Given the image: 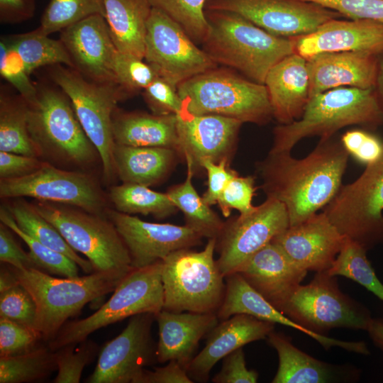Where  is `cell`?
I'll use <instances>...</instances> for the list:
<instances>
[{"mask_svg":"<svg viewBox=\"0 0 383 383\" xmlns=\"http://www.w3.org/2000/svg\"><path fill=\"white\" fill-rule=\"evenodd\" d=\"M112 131L116 144L167 148L178 153L176 115L160 116L116 109L112 116Z\"/></svg>","mask_w":383,"mask_h":383,"instance_id":"28","label":"cell"},{"mask_svg":"<svg viewBox=\"0 0 383 383\" xmlns=\"http://www.w3.org/2000/svg\"><path fill=\"white\" fill-rule=\"evenodd\" d=\"M267 340L275 349L279 357L278 369L272 383H325L334 381L338 369L301 351L284 333L273 331Z\"/></svg>","mask_w":383,"mask_h":383,"instance_id":"32","label":"cell"},{"mask_svg":"<svg viewBox=\"0 0 383 383\" xmlns=\"http://www.w3.org/2000/svg\"><path fill=\"white\" fill-rule=\"evenodd\" d=\"M18 228L48 248L74 261L85 273L94 272L87 259L79 256L67 243L58 230L35 209L33 204L17 200L6 206Z\"/></svg>","mask_w":383,"mask_h":383,"instance_id":"35","label":"cell"},{"mask_svg":"<svg viewBox=\"0 0 383 383\" xmlns=\"http://www.w3.org/2000/svg\"><path fill=\"white\" fill-rule=\"evenodd\" d=\"M255 183L253 176L242 177L238 174L229 181L217 201L225 217H228L233 209L238 210L240 215L254 210L255 206H252V199L256 191Z\"/></svg>","mask_w":383,"mask_h":383,"instance_id":"48","label":"cell"},{"mask_svg":"<svg viewBox=\"0 0 383 383\" xmlns=\"http://www.w3.org/2000/svg\"><path fill=\"white\" fill-rule=\"evenodd\" d=\"M42 162L38 157L0 151L1 179L28 174L36 170Z\"/></svg>","mask_w":383,"mask_h":383,"instance_id":"55","label":"cell"},{"mask_svg":"<svg viewBox=\"0 0 383 383\" xmlns=\"http://www.w3.org/2000/svg\"><path fill=\"white\" fill-rule=\"evenodd\" d=\"M50 77L69 98L82 127L99 153L104 178L110 181L116 173L112 116L118 102L128 96L118 84L89 80L65 65L52 66Z\"/></svg>","mask_w":383,"mask_h":383,"instance_id":"9","label":"cell"},{"mask_svg":"<svg viewBox=\"0 0 383 383\" xmlns=\"http://www.w3.org/2000/svg\"><path fill=\"white\" fill-rule=\"evenodd\" d=\"M98 14L104 16V0H50L35 30L50 35Z\"/></svg>","mask_w":383,"mask_h":383,"instance_id":"40","label":"cell"},{"mask_svg":"<svg viewBox=\"0 0 383 383\" xmlns=\"http://www.w3.org/2000/svg\"><path fill=\"white\" fill-rule=\"evenodd\" d=\"M258 373L246 367L243 348H240L223 359L221 371L212 379L214 383H255Z\"/></svg>","mask_w":383,"mask_h":383,"instance_id":"52","label":"cell"},{"mask_svg":"<svg viewBox=\"0 0 383 383\" xmlns=\"http://www.w3.org/2000/svg\"><path fill=\"white\" fill-rule=\"evenodd\" d=\"M200 167L206 171L208 176L207 190L202 198L209 206L216 204L227 184L238 173L229 167L228 159L218 162L204 160Z\"/></svg>","mask_w":383,"mask_h":383,"instance_id":"53","label":"cell"},{"mask_svg":"<svg viewBox=\"0 0 383 383\" xmlns=\"http://www.w3.org/2000/svg\"><path fill=\"white\" fill-rule=\"evenodd\" d=\"M123 331L101 350L88 383H140L145 367L156 358L151 335L155 315L143 313L130 317Z\"/></svg>","mask_w":383,"mask_h":383,"instance_id":"17","label":"cell"},{"mask_svg":"<svg viewBox=\"0 0 383 383\" xmlns=\"http://www.w3.org/2000/svg\"><path fill=\"white\" fill-rule=\"evenodd\" d=\"M144 60L160 77L177 88L218 66L178 23L154 8L147 23Z\"/></svg>","mask_w":383,"mask_h":383,"instance_id":"13","label":"cell"},{"mask_svg":"<svg viewBox=\"0 0 383 383\" xmlns=\"http://www.w3.org/2000/svg\"><path fill=\"white\" fill-rule=\"evenodd\" d=\"M173 149L135 147L116 144L113 157L116 173L123 183L152 186L172 169L176 155Z\"/></svg>","mask_w":383,"mask_h":383,"instance_id":"31","label":"cell"},{"mask_svg":"<svg viewBox=\"0 0 383 383\" xmlns=\"http://www.w3.org/2000/svg\"><path fill=\"white\" fill-rule=\"evenodd\" d=\"M209 24L203 50L217 65L265 83L270 70L295 52L293 38L268 33L232 12L205 9Z\"/></svg>","mask_w":383,"mask_h":383,"instance_id":"2","label":"cell"},{"mask_svg":"<svg viewBox=\"0 0 383 383\" xmlns=\"http://www.w3.org/2000/svg\"><path fill=\"white\" fill-rule=\"evenodd\" d=\"M0 151L40 157L28 127V103L21 96L0 94Z\"/></svg>","mask_w":383,"mask_h":383,"instance_id":"34","label":"cell"},{"mask_svg":"<svg viewBox=\"0 0 383 383\" xmlns=\"http://www.w3.org/2000/svg\"><path fill=\"white\" fill-rule=\"evenodd\" d=\"M0 74L28 104L35 101L37 87L31 82L23 61L6 38L0 41Z\"/></svg>","mask_w":383,"mask_h":383,"instance_id":"45","label":"cell"},{"mask_svg":"<svg viewBox=\"0 0 383 383\" xmlns=\"http://www.w3.org/2000/svg\"><path fill=\"white\" fill-rule=\"evenodd\" d=\"M293 39L295 52L306 60L331 52L383 54V24L367 19H331L312 33Z\"/></svg>","mask_w":383,"mask_h":383,"instance_id":"22","label":"cell"},{"mask_svg":"<svg viewBox=\"0 0 383 383\" xmlns=\"http://www.w3.org/2000/svg\"><path fill=\"white\" fill-rule=\"evenodd\" d=\"M340 140L349 156L363 165L374 163L383 156V140L370 130H348Z\"/></svg>","mask_w":383,"mask_h":383,"instance_id":"49","label":"cell"},{"mask_svg":"<svg viewBox=\"0 0 383 383\" xmlns=\"http://www.w3.org/2000/svg\"><path fill=\"white\" fill-rule=\"evenodd\" d=\"M289 226L284 205L267 197L245 215L225 223L216 240L218 266L224 277L238 270L258 250Z\"/></svg>","mask_w":383,"mask_h":383,"instance_id":"15","label":"cell"},{"mask_svg":"<svg viewBox=\"0 0 383 383\" xmlns=\"http://www.w3.org/2000/svg\"><path fill=\"white\" fill-rule=\"evenodd\" d=\"M378 63L379 55L356 51L323 52L307 60L309 99L340 87L374 88Z\"/></svg>","mask_w":383,"mask_h":383,"instance_id":"23","label":"cell"},{"mask_svg":"<svg viewBox=\"0 0 383 383\" xmlns=\"http://www.w3.org/2000/svg\"><path fill=\"white\" fill-rule=\"evenodd\" d=\"M79 344L77 349V344L71 343L54 351L57 367L54 383H79L84 367L97 355L99 347L93 340L87 338Z\"/></svg>","mask_w":383,"mask_h":383,"instance_id":"43","label":"cell"},{"mask_svg":"<svg viewBox=\"0 0 383 383\" xmlns=\"http://www.w3.org/2000/svg\"><path fill=\"white\" fill-rule=\"evenodd\" d=\"M307 60L294 52L275 64L268 72L265 85L273 118L279 124L299 119L309 101Z\"/></svg>","mask_w":383,"mask_h":383,"instance_id":"27","label":"cell"},{"mask_svg":"<svg viewBox=\"0 0 383 383\" xmlns=\"http://www.w3.org/2000/svg\"><path fill=\"white\" fill-rule=\"evenodd\" d=\"M226 291L217 311L219 320H226L236 314H247L257 319L289 326L311 338L316 333L299 325L271 304L257 292L238 272L225 277Z\"/></svg>","mask_w":383,"mask_h":383,"instance_id":"30","label":"cell"},{"mask_svg":"<svg viewBox=\"0 0 383 383\" xmlns=\"http://www.w3.org/2000/svg\"><path fill=\"white\" fill-rule=\"evenodd\" d=\"M205 9L237 13L270 33L294 38L342 16L304 0H206Z\"/></svg>","mask_w":383,"mask_h":383,"instance_id":"16","label":"cell"},{"mask_svg":"<svg viewBox=\"0 0 383 383\" xmlns=\"http://www.w3.org/2000/svg\"><path fill=\"white\" fill-rule=\"evenodd\" d=\"M13 271L10 266L1 267L0 271V292H4L18 284Z\"/></svg>","mask_w":383,"mask_h":383,"instance_id":"59","label":"cell"},{"mask_svg":"<svg viewBox=\"0 0 383 383\" xmlns=\"http://www.w3.org/2000/svg\"><path fill=\"white\" fill-rule=\"evenodd\" d=\"M318 4L350 19H367L383 24V0H304Z\"/></svg>","mask_w":383,"mask_h":383,"instance_id":"51","label":"cell"},{"mask_svg":"<svg viewBox=\"0 0 383 383\" xmlns=\"http://www.w3.org/2000/svg\"><path fill=\"white\" fill-rule=\"evenodd\" d=\"M383 156L340 187L323 212L338 231L367 251L383 243Z\"/></svg>","mask_w":383,"mask_h":383,"instance_id":"12","label":"cell"},{"mask_svg":"<svg viewBox=\"0 0 383 383\" xmlns=\"http://www.w3.org/2000/svg\"><path fill=\"white\" fill-rule=\"evenodd\" d=\"M355 125L371 131L383 125L374 88L340 87L312 96L299 119L274 128L270 150L292 151L304 138H329L340 129Z\"/></svg>","mask_w":383,"mask_h":383,"instance_id":"4","label":"cell"},{"mask_svg":"<svg viewBox=\"0 0 383 383\" xmlns=\"http://www.w3.org/2000/svg\"><path fill=\"white\" fill-rule=\"evenodd\" d=\"M1 198L30 197L38 201L77 207L104 215L105 199L96 182L87 174L59 169L43 162L34 172L1 179Z\"/></svg>","mask_w":383,"mask_h":383,"instance_id":"14","label":"cell"},{"mask_svg":"<svg viewBox=\"0 0 383 383\" xmlns=\"http://www.w3.org/2000/svg\"><path fill=\"white\" fill-rule=\"evenodd\" d=\"M55 352L39 345L18 355L0 357V383H23L43 379L57 370Z\"/></svg>","mask_w":383,"mask_h":383,"instance_id":"38","label":"cell"},{"mask_svg":"<svg viewBox=\"0 0 383 383\" xmlns=\"http://www.w3.org/2000/svg\"><path fill=\"white\" fill-rule=\"evenodd\" d=\"M186 369L178 362L170 360L154 370H145L140 383H192Z\"/></svg>","mask_w":383,"mask_h":383,"instance_id":"56","label":"cell"},{"mask_svg":"<svg viewBox=\"0 0 383 383\" xmlns=\"http://www.w3.org/2000/svg\"><path fill=\"white\" fill-rule=\"evenodd\" d=\"M28 104V127L40 157L79 166L92 163L99 153L82 127L62 89L37 87Z\"/></svg>","mask_w":383,"mask_h":383,"instance_id":"6","label":"cell"},{"mask_svg":"<svg viewBox=\"0 0 383 383\" xmlns=\"http://www.w3.org/2000/svg\"><path fill=\"white\" fill-rule=\"evenodd\" d=\"M60 40L82 75L96 82L118 84L114 72L118 50L104 16L94 15L68 26Z\"/></svg>","mask_w":383,"mask_h":383,"instance_id":"20","label":"cell"},{"mask_svg":"<svg viewBox=\"0 0 383 383\" xmlns=\"http://www.w3.org/2000/svg\"><path fill=\"white\" fill-rule=\"evenodd\" d=\"M106 216L126 244L134 268L152 265L174 251L199 245L203 238L187 225L147 222L116 210L106 211Z\"/></svg>","mask_w":383,"mask_h":383,"instance_id":"18","label":"cell"},{"mask_svg":"<svg viewBox=\"0 0 383 383\" xmlns=\"http://www.w3.org/2000/svg\"><path fill=\"white\" fill-rule=\"evenodd\" d=\"M366 252L360 245L346 238L332 266L326 272L331 275L343 276L357 282L383 301V284L376 276Z\"/></svg>","mask_w":383,"mask_h":383,"instance_id":"39","label":"cell"},{"mask_svg":"<svg viewBox=\"0 0 383 383\" xmlns=\"http://www.w3.org/2000/svg\"><path fill=\"white\" fill-rule=\"evenodd\" d=\"M346 238L323 211L289 226L271 242L299 267L319 272L332 266Z\"/></svg>","mask_w":383,"mask_h":383,"instance_id":"21","label":"cell"},{"mask_svg":"<svg viewBox=\"0 0 383 383\" xmlns=\"http://www.w3.org/2000/svg\"><path fill=\"white\" fill-rule=\"evenodd\" d=\"M12 231L0 224V260L19 270L38 269L29 252H26L14 239Z\"/></svg>","mask_w":383,"mask_h":383,"instance_id":"54","label":"cell"},{"mask_svg":"<svg viewBox=\"0 0 383 383\" xmlns=\"http://www.w3.org/2000/svg\"><path fill=\"white\" fill-rule=\"evenodd\" d=\"M274 328V323L247 314L223 320L208 333L204 348L186 367L188 375L193 382L207 381L218 361L248 343L267 339Z\"/></svg>","mask_w":383,"mask_h":383,"instance_id":"25","label":"cell"},{"mask_svg":"<svg viewBox=\"0 0 383 383\" xmlns=\"http://www.w3.org/2000/svg\"><path fill=\"white\" fill-rule=\"evenodd\" d=\"M40 340L35 329L0 317V357L28 353L39 346Z\"/></svg>","mask_w":383,"mask_h":383,"instance_id":"47","label":"cell"},{"mask_svg":"<svg viewBox=\"0 0 383 383\" xmlns=\"http://www.w3.org/2000/svg\"><path fill=\"white\" fill-rule=\"evenodd\" d=\"M9 266L18 283L35 301V329L42 340L48 343L56 336L69 318L77 316L87 303L113 292L134 269L56 278L38 269L19 270Z\"/></svg>","mask_w":383,"mask_h":383,"instance_id":"3","label":"cell"},{"mask_svg":"<svg viewBox=\"0 0 383 383\" xmlns=\"http://www.w3.org/2000/svg\"><path fill=\"white\" fill-rule=\"evenodd\" d=\"M374 91L383 113V54L379 55L378 73Z\"/></svg>","mask_w":383,"mask_h":383,"instance_id":"60","label":"cell"},{"mask_svg":"<svg viewBox=\"0 0 383 383\" xmlns=\"http://www.w3.org/2000/svg\"><path fill=\"white\" fill-rule=\"evenodd\" d=\"M143 97L152 113L156 115H177L182 109L177 88L160 77L143 90Z\"/></svg>","mask_w":383,"mask_h":383,"instance_id":"50","label":"cell"},{"mask_svg":"<svg viewBox=\"0 0 383 383\" xmlns=\"http://www.w3.org/2000/svg\"><path fill=\"white\" fill-rule=\"evenodd\" d=\"M0 317L35 329L36 305L21 284L0 292Z\"/></svg>","mask_w":383,"mask_h":383,"instance_id":"46","label":"cell"},{"mask_svg":"<svg viewBox=\"0 0 383 383\" xmlns=\"http://www.w3.org/2000/svg\"><path fill=\"white\" fill-rule=\"evenodd\" d=\"M111 298L89 316L66 322L48 343L52 351L84 340L93 332L133 316L163 309L162 261L134 268L120 282Z\"/></svg>","mask_w":383,"mask_h":383,"instance_id":"8","label":"cell"},{"mask_svg":"<svg viewBox=\"0 0 383 383\" xmlns=\"http://www.w3.org/2000/svg\"><path fill=\"white\" fill-rule=\"evenodd\" d=\"M109 198L116 211L128 213L152 215L165 218L177 211L167 194L157 192L148 187L134 183H123L112 187Z\"/></svg>","mask_w":383,"mask_h":383,"instance_id":"37","label":"cell"},{"mask_svg":"<svg viewBox=\"0 0 383 383\" xmlns=\"http://www.w3.org/2000/svg\"><path fill=\"white\" fill-rule=\"evenodd\" d=\"M0 220L25 242L38 270L63 277L73 278L79 276V266L74 261L22 231L6 207H1Z\"/></svg>","mask_w":383,"mask_h":383,"instance_id":"41","label":"cell"},{"mask_svg":"<svg viewBox=\"0 0 383 383\" xmlns=\"http://www.w3.org/2000/svg\"><path fill=\"white\" fill-rule=\"evenodd\" d=\"M280 311L320 335L335 328L367 331L372 319L369 310L344 294L336 276L326 271L316 272L309 284H300Z\"/></svg>","mask_w":383,"mask_h":383,"instance_id":"11","label":"cell"},{"mask_svg":"<svg viewBox=\"0 0 383 383\" xmlns=\"http://www.w3.org/2000/svg\"><path fill=\"white\" fill-rule=\"evenodd\" d=\"M104 18L119 52L144 59L148 20L147 0H104Z\"/></svg>","mask_w":383,"mask_h":383,"instance_id":"29","label":"cell"},{"mask_svg":"<svg viewBox=\"0 0 383 383\" xmlns=\"http://www.w3.org/2000/svg\"><path fill=\"white\" fill-rule=\"evenodd\" d=\"M186 164V179L182 183L170 188L167 194L177 209L183 213L185 225L203 238L217 239L225 223L196 191L192 183L194 169L191 164Z\"/></svg>","mask_w":383,"mask_h":383,"instance_id":"33","label":"cell"},{"mask_svg":"<svg viewBox=\"0 0 383 383\" xmlns=\"http://www.w3.org/2000/svg\"><path fill=\"white\" fill-rule=\"evenodd\" d=\"M17 51L30 75L44 66L65 65L74 69L72 61L60 40L33 31L6 38Z\"/></svg>","mask_w":383,"mask_h":383,"instance_id":"36","label":"cell"},{"mask_svg":"<svg viewBox=\"0 0 383 383\" xmlns=\"http://www.w3.org/2000/svg\"><path fill=\"white\" fill-rule=\"evenodd\" d=\"M33 205L74 251L87 257L94 272L134 268L126 244L107 216L48 201Z\"/></svg>","mask_w":383,"mask_h":383,"instance_id":"10","label":"cell"},{"mask_svg":"<svg viewBox=\"0 0 383 383\" xmlns=\"http://www.w3.org/2000/svg\"><path fill=\"white\" fill-rule=\"evenodd\" d=\"M159 340L156 360L178 362L185 369L194 357L199 342L218 321L216 313L172 312L162 309L155 315Z\"/></svg>","mask_w":383,"mask_h":383,"instance_id":"26","label":"cell"},{"mask_svg":"<svg viewBox=\"0 0 383 383\" xmlns=\"http://www.w3.org/2000/svg\"><path fill=\"white\" fill-rule=\"evenodd\" d=\"M34 0H0V21L18 23L31 18L35 13Z\"/></svg>","mask_w":383,"mask_h":383,"instance_id":"57","label":"cell"},{"mask_svg":"<svg viewBox=\"0 0 383 383\" xmlns=\"http://www.w3.org/2000/svg\"><path fill=\"white\" fill-rule=\"evenodd\" d=\"M178 23L186 33L201 45L205 40L209 24L205 15L206 0H147Z\"/></svg>","mask_w":383,"mask_h":383,"instance_id":"42","label":"cell"},{"mask_svg":"<svg viewBox=\"0 0 383 383\" xmlns=\"http://www.w3.org/2000/svg\"><path fill=\"white\" fill-rule=\"evenodd\" d=\"M216 238L201 251H174L161 260L163 309L172 312L216 313L226 291L225 277L213 253Z\"/></svg>","mask_w":383,"mask_h":383,"instance_id":"7","label":"cell"},{"mask_svg":"<svg viewBox=\"0 0 383 383\" xmlns=\"http://www.w3.org/2000/svg\"><path fill=\"white\" fill-rule=\"evenodd\" d=\"M114 72L118 84L128 96L144 90L159 77L144 59L118 51L115 58Z\"/></svg>","mask_w":383,"mask_h":383,"instance_id":"44","label":"cell"},{"mask_svg":"<svg viewBox=\"0 0 383 383\" xmlns=\"http://www.w3.org/2000/svg\"><path fill=\"white\" fill-rule=\"evenodd\" d=\"M177 91L182 110L192 114L219 115L257 125L273 118L265 85L226 67L195 75L181 83Z\"/></svg>","mask_w":383,"mask_h":383,"instance_id":"5","label":"cell"},{"mask_svg":"<svg viewBox=\"0 0 383 383\" xmlns=\"http://www.w3.org/2000/svg\"><path fill=\"white\" fill-rule=\"evenodd\" d=\"M367 331L373 343L383 351V318H372Z\"/></svg>","mask_w":383,"mask_h":383,"instance_id":"58","label":"cell"},{"mask_svg":"<svg viewBox=\"0 0 383 383\" xmlns=\"http://www.w3.org/2000/svg\"><path fill=\"white\" fill-rule=\"evenodd\" d=\"M236 272L281 311L308 271L296 265L278 245L270 242L255 252Z\"/></svg>","mask_w":383,"mask_h":383,"instance_id":"24","label":"cell"},{"mask_svg":"<svg viewBox=\"0 0 383 383\" xmlns=\"http://www.w3.org/2000/svg\"><path fill=\"white\" fill-rule=\"evenodd\" d=\"M349 155L334 135L321 138L305 157L291 151H271L256 164L267 197L282 203L289 226L298 224L324 208L342 186Z\"/></svg>","mask_w":383,"mask_h":383,"instance_id":"1","label":"cell"},{"mask_svg":"<svg viewBox=\"0 0 383 383\" xmlns=\"http://www.w3.org/2000/svg\"><path fill=\"white\" fill-rule=\"evenodd\" d=\"M177 116L179 155L195 172L204 160H230L243 123L214 114L195 115L182 110Z\"/></svg>","mask_w":383,"mask_h":383,"instance_id":"19","label":"cell"}]
</instances>
